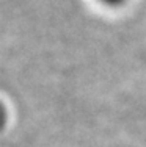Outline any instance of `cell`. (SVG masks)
<instances>
[{
    "mask_svg": "<svg viewBox=\"0 0 146 147\" xmlns=\"http://www.w3.org/2000/svg\"><path fill=\"white\" fill-rule=\"evenodd\" d=\"M102 3H105V5H110V6H116V5H121V3H124L126 0H101Z\"/></svg>",
    "mask_w": 146,
    "mask_h": 147,
    "instance_id": "6da1fadb",
    "label": "cell"
}]
</instances>
